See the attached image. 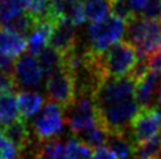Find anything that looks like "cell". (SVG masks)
<instances>
[{
  "mask_svg": "<svg viewBox=\"0 0 161 159\" xmlns=\"http://www.w3.org/2000/svg\"><path fill=\"white\" fill-rule=\"evenodd\" d=\"M125 41L139 53L141 60L161 50V23L137 16L126 24Z\"/></svg>",
  "mask_w": 161,
  "mask_h": 159,
  "instance_id": "1",
  "label": "cell"
},
{
  "mask_svg": "<svg viewBox=\"0 0 161 159\" xmlns=\"http://www.w3.org/2000/svg\"><path fill=\"white\" fill-rule=\"evenodd\" d=\"M140 64L137 50L126 41L112 45L101 56V66L107 78L129 77Z\"/></svg>",
  "mask_w": 161,
  "mask_h": 159,
  "instance_id": "2",
  "label": "cell"
},
{
  "mask_svg": "<svg viewBox=\"0 0 161 159\" xmlns=\"http://www.w3.org/2000/svg\"><path fill=\"white\" fill-rule=\"evenodd\" d=\"M126 31V23L116 16H108L105 20L88 27V50L96 56H103L112 45L121 41Z\"/></svg>",
  "mask_w": 161,
  "mask_h": 159,
  "instance_id": "3",
  "label": "cell"
},
{
  "mask_svg": "<svg viewBox=\"0 0 161 159\" xmlns=\"http://www.w3.org/2000/svg\"><path fill=\"white\" fill-rule=\"evenodd\" d=\"M65 111L53 101H47L32 122V134L39 142H48L59 138L65 126Z\"/></svg>",
  "mask_w": 161,
  "mask_h": 159,
  "instance_id": "4",
  "label": "cell"
},
{
  "mask_svg": "<svg viewBox=\"0 0 161 159\" xmlns=\"http://www.w3.org/2000/svg\"><path fill=\"white\" fill-rule=\"evenodd\" d=\"M96 109H104L123 101L136 98L135 80L132 77L124 78H105L96 86L92 93Z\"/></svg>",
  "mask_w": 161,
  "mask_h": 159,
  "instance_id": "5",
  "label": "cell"
},
{
  "mask_svg": "<svg viewBox=\"0 0 161 159\" xmlns=\"http://www.w3.org/2000/svg\"><path fill=\"white\" fill-rule=\"evenodd\" d=\"M64 111L67 125L76 137L96 126L97 123H100L96 105L92 98V94L89 93L77 94V98L75 100V102L67 109H64Z\"/></svg>",
  "mask_w": 161,
  "mask_h": 159,
  "instance_id": "6",
  "label": "cell"
},
{
  "mask_svg": "<svg viewBox=\"0 0 161 159\" xmlns=\"http://www.w3.org/2000/svg\"><path fill=\"white\" fill-rule=\"evenodd\" d=\"M161 130V110L158 105L140 107L132 119L129 134L135 145H140L158 137Z\"/></svg>",
  "mask_w": 161,
  "mask_h": 159,
  "instance_id": "7",
  "label": "cell"
},
{
  "mask_svg": "<svg viewBox=\"0 0 161 159\" xmlns=\"http://www.w3.org/2000/svg\"><path fill=\"white\" fill-rule=\"evenodd\" d=\"M45 92L49 101H53L63 109H67L77 98L76 80L64 66H61L47 78Z\"/></svg>",
  "mask_w": 161,
  "mask_h": 159,
  "instance_id": "8",
  "label": "cell"
},
{
  "mask_svg": "<svg viewBox=\"0 0 161 159\" xmlns=\"http://www.w3.org/2000/svg\"><path fill=\"white\" fill-rule=\"evenodd\" d=\"M12 76L16 86H19L23 90H31L39 88L42 80L44 78L37 57L30 53H24L15 61Z\"/></svg>",
  "mask_w": 161,
  "mask_h": 159,
  "instance_id": "9",
  "label": "cell"
},
{
  "mask_svg": "<svg viewBox=\"0 0 161 159\" xmlns=\"http://www.w3.org/2000/svg\"><path fill=\"white\" fill-rule=\"evenodd\" d=\"M161 88L160 74L148 69L135 81V95L140 107L154 106Z\"/></svg>",
  "mask_w": 161,
  "mask_h": 159,
  "instance_id": "10",
  "label": "cell"
},
{
  "mask_svg": "<svg viewBox=\"0 0 161 159\" xmlns=\"http://www.w3.org/2000/svg\"><path fill=\"white\" fill-rule=\"evenodd\" d=\"M76 31L75 25L68 18L55 23L52 36L49 40V47L59 52L63 57L76 49Z\"/></svg>",
  "mask_w": 161,
  "mask_h": 159,
  "instance_id": "11",
  "label": "cell"
},
{
  "mask_svg": "<svg viewBox=\"0 0 161 159\" xmlns=\"http://www.w3.org/2000/svg\"><path fill=\"white\" fill-rule=\"evenodd\" d=\"M53 28H55V23H51V21L36 23V25L33 27L32 32L28 35V38H27L28 53L37 57L45 48H48Z\"/></svg>",
  "mask_w": 161,
  "mask_h": 159,
  "instance_id": "12",
  "label": "cell"
},
{
  "mask_svg": "<svg viewBox=\"0 0 161 159\" xmlns=\"http://www.w3.org/2000/svg\"><path fill=\"white\" fill-rule=\"evenodd\" d=\"M27 49V38L8 29H0V53L9 59H16L24 54Z\"/></svg>",
  "mask_w": 161,
  "mask_h": 159,
  "instance_id": "13",
  "label": "cell"
},
{
  "mask_svg": "<svg viewBox=\"0 0 161 159\" xmlns=\"http://www.w3.org/2000/svg\"><path fill=\"white\" fill-rule=\"evenodd\" d=\"M32 0H0V29L28 13Z\"/></svg>",
  "mask_w": 161,
  "mask_h": 159,
  "instance_id": "14",
  "label": "cell"
},
{
  "mask_svg": "<svg viewBox=\"0 0 161 159\" xmlns=\"http://www.w3.org/2000/svg\"><path fill=\"white\" fill-rule=\"evenodd\" d=\"M3 131L7 139H9L18 147L19 152H23L33 143L32 137H35V135L32 134V130L27 126V122L23 119L9 125L7 127H3Z\"/></svg>",
  "mask_w": 161,
  "mask_h": 159,
  "instance_id": "15",
  "label": "cell"
},
{
  "mask_svg": "<svg viewBox=\"0 0 161 159\" xmlns=\"http://www.w3.org/2000/svg\"><path fill=\"white\" fill-rule=\"evenodd\" d=\"M18 101L20 118L23 121H27V119L37 115L45 104L43 95L32 92V90H20L18 93Z\"/></svg>",
  "mask_w": 161,
  "mask_h": 159,
  "instance_id": "16",
  "label": "cell"
},
{
  "mask_svg": "<svg viewBox=\"0 0 161 159\" xmlns=\"http://www.w3.org/2000/svg\"><path fill=\"white\" fill-rule=\"evenodd\" d=\"M20 110L18 94L14 90L0 95V126L7 127L9 125L20 121Z\"/></svg>",
  "mask_w": 161,
  "mask_h": 159,
  "instance_id": "17",
  "label": "cell"
},
{
  "mask_svg": "<svg viewBox=\"0 0 161 159\" xmlns=\"http://www.w3.org/2000/svg\"><path fill=\"white\" fill-rule=\"evenodd\" d=\"M83 5L85 18L91 24L100 23L111 16L109 13L112 8V0H84Z\"/></svg>",
  "mask_w": 161,
  "mask_h": 159,
  "instance_id": "18",
  "label": "cell"
},
{
  "mask_svg": "<svg viewBox=\"0 0 161 159\" xmlns=\"http://www.w3.org/2000/svg\"><path fill=\"white\" fill-rule=\"evenodd\" d=\"M37 61H39L40 68H42L44 77H47V78L63 66V56L51 47L45 48L37 56Z\"/></svg>",
  "mask_w": 161,
  "mask_h": 159,
  "instance_id": "19",
  "label": "cell"
},
{
  "mask_svg": "<svg viewBox=\"0 0 161 159\" xmlns=\"http://www.w3.org/2000/svg\"><path fill=\"white\" fill-rule=\"evenodd\" d=\"M128 134L124 135H109L107 146L111 149L117 159H132L133 154V147L135 143L130 137H126Z\"/></svg>",
  "mask_w": 161,
  "mask_h": 159,
  "instance_id": "20",
  "label": "cell"
},
{
  "mask_svg": "<svg viewBox=\"0 0 161 159\" xmlns=\"http://www.w3.org/2000/svg\"><path fill=\"white\" fill-rule=\"evenodd\" d=\"M161 155V143L158 137L140 145H135L132 159H157Z\"/></svg>",
  "mask_w": 161,
  "mask_h": 159,
  "instance_id": "21",
  "label": "cell"
},
{
  "mask_svg": "<svg viewBox=\"0 0 161 159\" xmlns=\"http://www.w3.org/2000/svg\"><path fill=\"white\" fill-rule=\"evenodd\" d=\"M37 159H67L65 145L59 138L43 142Z\"/></svg>",
  "mask_w": 161,
  "mask_h": 159,
  "instance_id": "22",
  "label": "cell"
},
{
  "mask_svg": "<svg viewBox=\"0 0 161 159\" xmlns=\"http://www.w3.org/2000/svg\"><path fill=\"white\" fill-rule=\"evenodd\" d=\"M67 159H92L93 151L79 138H69L65 142Z\"/></svg>",
  "mask_w": 161,
  "mask_h": 159,
  "instance_id": "23",
  "label": "cell"
},
{
  "mask_svg": "<svg viewBox=\"0 0 161 159\" xmlns=\"http://www.w3.org/2000/svg\"><path fill=\"white\" fill-rule=\"evenodd\" d=\"M67 18L71 20V23H72L75 27L83 25L84 21L87 20V18H85L83 3H71V4H68Z\"/></svg>",
  "mask_w": 161,
  "mask_h": 159,
  "instance_id": "24",
  "label": "cell"
},
{
  "mask_svg": "<svg viewBox=\"0 0 161 159\" xmlns=\"http://www.w3.org/2000/svg\"><path fill=\"white\" fill-rule=\"evenodd\" d=\"M140 16L148 20L161 23V0H149Z\"/></svg>",
  "mask_w": 161,
  "mask_h": 159,
  "instance_id": "25",
  "label": "cell"
},
{
  "mask_svg": "<svg viewBox=\"0 0 161 159\" xmlns=\"http://www.w3.org/2000/svg\"><path fill=\"white\" fill-rule=\"evenodd\" d=\"M48 3L51 5V9H52L55 21H59L67 18V8H68L67 0H48Z\"/></svg>",
  "mask_w": 161,
  "mask_h": 159,
  "instance_id": "26",
  "label": "cell"
},
{
  "mask_svg": "<svg viewBox=\"0 0 161 159\" xmlns=\"http://www.w3.org/2000/svg\"><path fill=\"white\" fill-rule=\"evenodd\" d=\"M15 88H16V84H15L14 76L4 72H0V95L7 92H12Z\"/></svg>",
  "mask_w": 161,
  "mask_h": 159,
  "instance_id": "27",
  "label": "cell"
},
{
  "mask_svg": "<svg viewBox=\"0 0 161 159\" xmlns=\"http://www.w3.org/2000/svg\"><path fill=\"white\" fill-rule=\"evenodd\" d=\"M92 159H117V156L105 145V146H101V147H97V149H95L93 155H92Z\"/></svg>",
  "mask_w": 161,
  "mask_h": 159,
  "instance_id": "28",
  "label": "cell"
},
{
  "mask_svg": "<svg viewBox=\"0 0 161 159\" xmlns=\"http://www.w3.org/2000/svg\"><path fill=\"white\" fill-rule=\"evenodd\" d=\"M14 66H15V62H14L12 59H9V57H7V56L0 53V72L12 74L14 73Z\"/></svg>",
  "mask_w": 161,
  "mask_h": 159,
  "instance_id": "29",
  "label": "cell"
},
{
  "mask_svg": "<svg viewBox=\"0 0 161 159\" xmlns=\"http://www.w3.org/2000/svg\"><path fill=\"white\" fill-rule=\"evenodd\" d=\"M126 2H128L132 12H133V15L137 18V16L141 15L144 8L147 7V4H148L149 0H126Z\"/></svg>",
  "mask_w": 161,
  "mask_h": 159,
  "instance_id": "30",
  "label": "cell"
},
{
  "mask_svg": "<svg viewBox=\"0 0 161 159\" xmlns=\"http://www.w3.org/2000/svg\"><path fill=\"white\" fill-rule=\"evenodd\" d=\"M84 0H67V3L68 4H71V3H83Z\"/></svg>",
  "mask_w": 161,
  "mask_h": 159,
  "instance_id": "31",
  "label": "cell"
},
{
  "mask_svg": "<svg viewBox=\"0 0 161 159\" xmlns=\"http://www.w3.org/2000/svg\"><path fill=\"white\" fill-rule=\"evenodd\" d=\"M158 139H160V143H161V130H160V134H158Z\"/></svg>",
  "mask_w": 161,
  "mask_h": 159,
  "instance_id": "32",
  "label": "cell"
},
{
  "mask_svg": "<svg viewBox=\"0 0 161 159\" xmlns=\"http://www.w3.org/2000/svg\"><path fill=\"white\" fill-rule=\"evenodd\" d=\"M157 159H161V155H160V156H158V158H157Z\"/></svg>",
  "mask_w": 161,
  "mask_h": 159,
  "instance_id": "33",
  "label": "cell"
}]
</instances>
